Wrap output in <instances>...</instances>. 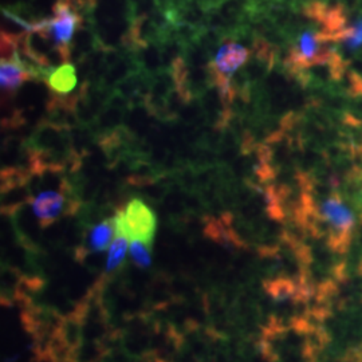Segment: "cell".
Returning <instances> with one entry per match:
<instances>
[{"label": "cell", "mask_w": 362, "mask_h": 362, "mask_svg": "<svg viewBox=\"0 0 362 362\" xmlns=\"http://www.w3.org/2000/svg\"><path fill=\"white\" fill-rule=\"evenodd\" d=\"M320 216L329 226L336 243H346L354 224L353 214L339 196L332 194L320 208Z\"/></svg>", "instance_id": "6"}, {"label": "cell", "mask_w": 362, "mask_h": 362, "mask_svg": "<svg viewBox=\"0 0 362 362\" xmlns=\"http://www.w3.org/2000/svg\"><path fill=\"white\" fill-rule=\"evenodd\" d=\"M326 40L322 33L306 31L298 40V45L290 52L288 64L293 69L302 70L305 67L327 62L334 55L326 50Z\"/></svg>", "instance_id": "5"}, {"label": "cell", "mask_w": 362, "mask_h": 362, "mask_svg": "<svg viewBox=\"0 0 362 362\" xmlns=\"http://www.w3.org/2000/svg\"><path fill=\"white\" fill-rule=\"evenodd\" d=\"M46 81L52 93L66 95L77 86L76 67L70 64H64L61 67L52 70Z\"/></svg>", "instance_id": "9"}, {"label": "cell", "mask_w": 362, "mask_h": 362, "mask_svg": "<svg viewBox=\"0 0 362 362\" xmlns=\"http://www.w3.org/2000/svg\"><path fill=\"white\" fill-rule=\"evenodd\" d=\"M31 77L33 71L18 57L13 59H1L0 83L1 90L7 95L13 94Z\"/></svg>", "instance_id": "7"}, {"label": "cell", "mask_w": 362, "mask_h": 362, "mask_svg": "<svg viewBox=\"0 0 362 362\" xmlns=\"http://www.w3.org/2000/svg\"><path fill=\"white\" fill-rule=\"evenodd\" d=\"M128 246H129V239L125 235L117 233V238L113 240L109 250V255L106 259V272H116L117 269L121 266V263L124 262L127 255Z\"/></svg>", "instance_id": "10"}, {"label": "cell", "mask_w": 362, "mask_h": 362, "mask_svg": "<svg viewBox=\"0 0 362 362\" xmlns=\"http://www.w3.org/2000/svg\"><path fill=\"white\" fill-rule=\"evenodd\" d=\"M52 11V19L39 22L33 30H38L58 54L61 62L66 64L70 59V42L81 25V16L67 0H59Z\"/></svg>", "instance_id": "1"}, {"label": "cell", "mask_w": 362, "mask_h": 362, "mask_svg": "<svg viewBox=\"0 0 362 362\" xmlns=\"http://www.w3.org/2000/svg\"><path fill=\"white\" fill-rule=\"evenodd\" d=\"M117 233L129 240L152 243L156 233V216L152 209L140 199H133L116 216Z\"/></svg>", "instance_id": "3"}, {"label": "cell", "mask_w": 362, "mask_h": 362, "mask_svg": "<svg viewBox=\"0 0 362 362\" xmlns=\"http://www.w3.org/2000/svg\"><path fill=\"white\" fill-rule=\"evenodd\" d=\"M151 245L152 243L143 242V240H132L129 246L130 257L136 263V266H139L141 269H146L151 266V263H152Z\"/></svg>", "instance_id": "11"}, {"label": "cell", "mask_w": 362, "mask_h": 362, "mask_svg": "<svg viewBox=\"0 0 362 362\" xmlns=\"http://www.w3.org/2000/svg\"><path fill=\"white\" fill-rule=\"evenodd\" d=\"M341 40L345 42L346 47L357 49L362 45V19L358 21L354 26L348 27L344 37Z\"/></svg>", "instance_id": "12"}, {"label": "cell", "mask_w": 362, "mask_h": 362, "mask_svg": "<svg viewBox=\"0 0 362 362\" xmlns=\"http://www.w3.org/2000/svg\"><path fill=\"white\" fill-rule=\"evenodd\" d=\"M117 233L116 218L106 219L93 226L85 235L83 250L86 252H101L112 246V239Z\"/></svg>", "instance_id": "8"}, {"label": "cell", "mask_w": 362, "mask_h": 362, "mask_svg": "<svg viewBox=\"0 0 362 362\" xmlns=\"http://www.w3.org/2000/svg\"><path fill=\"white\" fill-rule=\"evenodd\" d=\"M250 52L246 47L235 42H227L220 47L215 59L209 64V76L219 88L224 104L233 103L235 91L230 79L239 70V67L246 64Z\"/></svg>", "instance_id": "2"}, {"label": "cell", "mask_w": 362, "mask_h": 362, "mask_svg": "<svg viewBox=\"0 0 362 362\" xmlns=\"http://www.w3.org/2000/svg\"><path fill=\"white\" fill-rule=\"evenodd\" d=\"M31 207L40 226L47 227L61 216L70 214L76 204L69 199L67 187L64 182L59 191H42L31 200Z\"/></svg>", "instance_id": "4"}]
</instances>
